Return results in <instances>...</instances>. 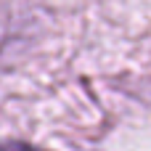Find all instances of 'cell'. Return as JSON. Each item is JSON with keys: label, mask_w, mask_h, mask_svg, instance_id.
<instances>
[{"label": "cell", "mask_w": 151, "mask_h": 151, "mask_svg": "<svg viewBox=\"0 0 151 151\" xmlns=\"http://www.w3.org/2000/svg\"><path fill=\"white\" fill-rule=\"evenodd\" d=\"M0 151H40L24 141H0Z\"/></svg>", "instance_id": "cell-1"}]
</instances>
